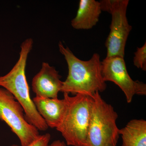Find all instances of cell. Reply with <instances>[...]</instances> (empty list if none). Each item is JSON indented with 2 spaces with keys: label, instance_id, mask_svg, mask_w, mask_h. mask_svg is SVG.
<instances>
[{
  "label": "cell",
  "instance_id": "1",
  "mask_svg": "<svg viewBox=\"0 0 146 146\" xmlns=\"http://www.w3.org/2000/svg\"><path fill=\"white\" fill-rule=\"evenodd\" d=\"M59 51L68 65V74L63 82L61 92L75 95L84 94L93 98L97 92H103L107 85L102 78L100 55L94 53L89 60L79 59L62 42L58 44Z\"/></svg>",
  "mask_w": 146,
  "mask_h": 146
},
{
  "label": "cell",
  "instance_id": "2",
  "mask_svg": "<svg viewBox=\"0 0 146 146\" xmlns=\"http://www.w3.org/2000/svg\"><path fill=\"white\" fill-rule=\"evenodd\" d=\"M33 44L31 38H27L22 43L19 59L9 72L0 76V86L10 92L21 105L26 119L30 124L39 131H45L48 127L31 98L25 74L28 57Z\"/></svg>",
  "mask_w": 146,
  "mask_h": 146
},
{
  "label": "cell",
  "instance_id": "3",
  "mask_svg": "<svg viewBox=\"0 0 146 146\" xmlns=\"http://www.w3.org/2000/svg\"><path fill=\"white\" fill-rule=\"evenodd\" d=\"M66 106L60 125L56 129L61 133L66 145L87 146V136L93 98L76 94L70 96L63 93Z\"/></svg>",
  "mask_w": 146,
  "mask_h": 146
},
{
  "label": "cell",
  "instance_id": "4",
  "mask_svg": "<svg viewBox=\"0 0 146 146\" xmlns=\"http://www.w3.org/2000/svg\"><path fill=\"white\" fill-rule=\"evenodd\" d=\"M118 115L111 105L97 92L93 102L87 136V146H117L119 137Z\"/></svg>",
  "mask_w": 146,
  "mask_h": 146
},
{
  "label": "cell",
  "instance_id": "5",
  "mask_svg": "<svg viewBox=\"0 0 146 146\" xmlns=\"http://www.w3.org/2000/svg\"><path fill=\"white\" fill-rule=\"evenodd\" d=\"M102 11L112 16L110 32L105 42L106 58L118 56L124 58L126 44L132 27L126 16L129 0H102L100 1Z\"/></svg>",
  "mask_w": 146,
  "mask_h": 146
},
{
  "label": "cell",
  "instance_id": "6",
  "mask_svg": "<svg viewBox=\"0 0 146 146\" xmlns=\"http://www.w3.org/2000/svg\"><path fill=\"white\" fill-rule=\"evenodd\" d=\"M0 120L19 138L21 146H28L39 137V130L27 121L23 108L10 92L0 87Z\"/></svg>",
  "mask_w": 146,
  "mask_h": 146
},
{
  "label": "cell",
  "instance_id": "7",
  "mask_svg": "<svg viewBox=\"0 0 146 146\" xmlns=\"http://www.w3.org/2000/svg\"><path fill=\"white\" fill-rule=\"evenodd\" d=\"M101 72L104 81L112 82L119 87L128 103L132 102L135 95L146 96V84L131 78L123 58H106L101 61Z\"/></svg>",
  "mask_w": 146,
  "mask_h": 146
},
{
  "label": "cell",
  "instance_id": "8",
  "mask_svg": "<svg viewBox=\"0 0 146 146\" xmlns=\"http://www.w3.org/2000/svg\"><path fill=\"white\" fill-rule=\"evenodd\" d=\"M61 78L54 67L43 62L41 70L33 78V91L36 96L57 98L63 85Z\"/></svg>",
  "mask_w": 146,
  "mask_h": 146
},
{
  "label": "cell",
  "instance_id": "9",
  "mask_svg": "<svg viewBox=\"0 0 146 146\" xmlns=\"http://www.w3.org/2000/svg\"><path fill=\"white\" fill-rule=\"evenodd\" d=\"M32 100L37 111L48 127L56 129L60 125L65 112V99L35 96Z\"/></svg>",
  "mask_w": 146,
  "mask_h": 146
},
{
  "label": "cell",
  "instance_id": "10",
  "mask_svg": "<svg viewBox=\"0 0 146 146\" xmlns=\"http://www.w3.org/2000/svg\"><path fill=\"white\" fill-rule=\"evenodd\" d=\"M102 11L100 3L95 0H80L71 25L77 30H89L97 25Z\"/></svg>",
  "mask_w": 146,
  "mask_h": 146
},
{
  "label": "cell",
  "instance_id": "11",
  "mask_svg": "<svg viewBox=\"0 0 146 146\" xmlns=\"http://www.w3.org/2000/svg\"><path fill=\"white\" fill-rule=\"evenodd\" d=\"M122 146H146V121L133 119L119 129Z\"/></svg>",
  "mask_w": 146,
  "mask_h": 146
},
{
  "label": "cell",
  "instance_id": "12",
  "mask_svg": "<svg viewBox=\"0 0 146 146\" xmlns=\"http://www.w3.org/2000/svg\"><path fill=\"white\" fill-rule=\"evenodd\" d=\"M133 65L137 68L143 71L146 70V43L143 46L137 48L134 53L133 59Z\"/></svg>",
  "mask_w": 146,
  "mask_h": 146
},
{
  "label": "cell",
  "instance_id": "13",
  "mask_svg": "<svg viewBox=\"0 0 146 146\" xmlns=\"http://www.w3.org/2000/svg\"><path fill=\"white\" fill-rule=\"evenodd\" d=\"M51 139L50 133H46L43 135H39L35 141L28 146H49ZM11 146H21L17 145H12Z\"/></svg>",
  "mask_w": 146,
  "mask_h": 146
},
{
  "label": "cell",
  "instance_id": "14",
  "mask_svg": "<svg viewBox=\"0 0 146 146\" xmlns=\"http://www.w3.org/2000/svg\"><path fill=\"white\" fill-rule=\"evenodd\" d=\"M49 146H67V145L64 141L56 140L52 142Z\"/></svg>",
  "mask_w": 146,
  "mask_h": 146
}]
</instances>
